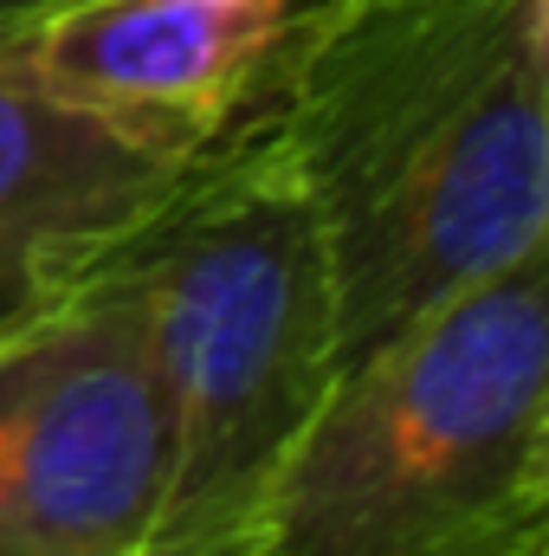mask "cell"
<instances>
[{
	"instance_id": "1",
	"label": "cell",
	"mask_w": 549,
	"mask_h": 556,
	"mask_svg": "<svg viewBox=\"0 0 549 556\" xmlns=\"http://www.w3.org/2000/svg\"><path fill=\"white\" fill-rule=\"evenodd\" d=\"M266 124L356 356L549 247V0H323Z\"/></svg>"
},
{
	"instance_id": "2",
	"label": "cell",
	"mask_w": 549,
	"mask_h": 556,
	"mask_svg": "<svg viewBox=\"0 0 549 556\" xmlns=\"http://www.w3.org/2000/svg\"><path fill=\"white\" fill-rule=\"evenodd\" d=\"M549 551V247L336 363L240 556Z\"/></svg>"
},
{
	"instance_id": "3",
	"label": "cell",
	"mask_w": 549,
	"mask_h": 556,
	"mask_svg": "<svg viewBox=\"0 0 549 556\" xmlns=\"http://www.w3.org/2000/svg\"><path fill=\"white\" fill-rule=\"evenodd\" d=\"M104 260L130 285L162 402L168 479L149 556H240L343 363L317 220L266 111L194 155Z\"/></svg>"
},
{
	"instance_id": "4",
	"label": "cell",
	"mask_w": 549,
	"mask_h": 556,
	"mask_svg": "<svg viewBox=\"0 0 549 556\" xmlns=\"http://www.w3.org/2000/svg\"><path fill=\"white\" fill-rule=\"evenodd\" d=\"M168 446L130 285L98 260L0 324V556H149Z\"/></svg>"
},
{
	"instance_id": "5",
	"label": "cell",
	"mask_w": 549,
	"mask_h": 556,
	"mask_svg": "<svg viewBox=\"0 0 549 556\" xmlns=\"http://www.w3.org/2000/svg\"><path fill=\"white\" fill-rule=\"evenodd\" d=\"M323 0H65L0 59L59 98L201 155L246 130Z\"/></svg>"
},
{
	"instance_id": "6",
	"label": "cell",
	"mask_w": 549,
	"mask_h": 556,
	"mask_svg": "<svg viewBox=\"0 0 549 556\" xmlns=\"http://www.w3.org/2000/svg\"><path fill=\"white\" fill-rule=\"evenodd\" d=\"M188 162L0 59V324L117 253Z\"/></svg>"
},
{
	"instance_id": "7",
	"label": "cell",
	"mask_w": 549,
	"mask_h": 556,
	"mask_svg": "<svg viewBox=\"0 0 549 556\" xmlns=\"http://www.w3.org/2000/svg\"><path fill=\"white\" fill-rule=\"evenodd\" d=\"M65 0H0V46H13L26 26H39L46 13H59Z\"/></svg>"
},
{
	"instance_id": "8",
	"label": "cell",
	"mask_w": 549,
	"mask_h": 556,
	"mask_svg": "<svg viewBox=\"0 0 549 556\" xmlns=\"http://www.w3.org/2000/svg\"><path fill=\"white\" fill-rule=\"evenodd\" d=\"M524 556H549V551H524Z\"/></svg>"
}]
</instances>
